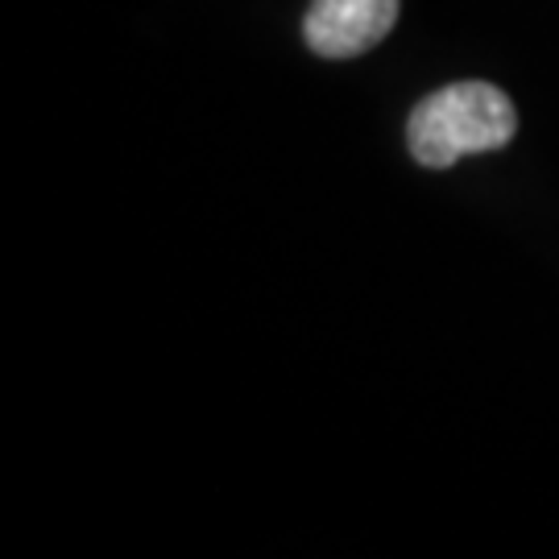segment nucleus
Segmentation results:
<instances>
[{
    "label": "nucleus",
    "mask_w": 559,
    "mask_h": 559,
    "mask_svg": "<svg viewBox=\"0 0 559 559\" xmlns=\"http://www.w3.org/2000/svg\"><path fill=\"white\" fill-rule=\"evenodd\" d=\"M519 129L510 96L493 83H452L411 112L406 141L415 162L443 170L464 154L501 150Z\"/></svg>",
    "instance_id": "1"
},
{
    "label": "nucleus",
    "mask_w": 559,
    "mask_h": 559,
    "mask_svg": "<svg viewBox=\"0 0 559 559\" xmlns=\"http://www.w3.org/2000/svg\"><path fill=\"white\" fill-rule=\"evenodd\" d=\"M399 21V0H311L302 34L323 59H353L378 46Z\"/></svg>",
    "instance_id": "2"
}]
</instances>
